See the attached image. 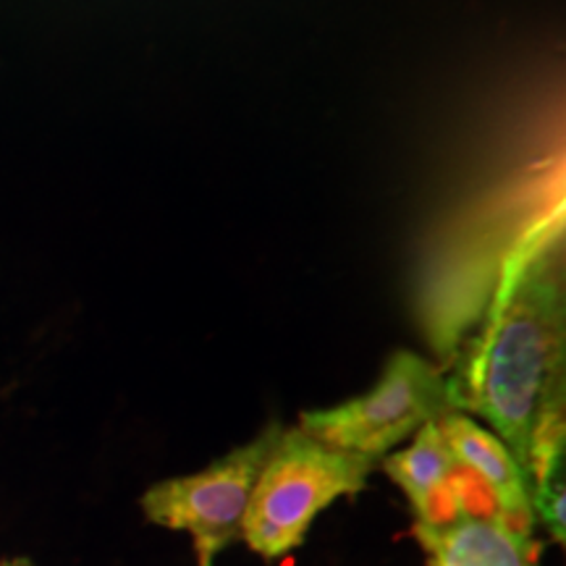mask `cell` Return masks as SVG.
<instances>
[{"mask_svg":"<svg viewBox=\"0 0 566 566\" xmlns=\"http://www.w3.org/2000/svg\"><path fill=\"white\" fill-rule=\"evenodd\" d=\"M564 218L558 212L522 233L506 254L491 307L459 370L449 375L457 412L483 417L525 478L537 424L564 412Z\"/></svg>","mask_w":566,"mask_h":566,"instance_id":"6da1fadb","label":"cell"},{"mask_svg":"<svg viewBox=\"0 0 566 566\" xmlns=\"http://www.w3.org/2000/svg\"><path fill=\"white\" fill-rule=\"evenodd\" d=\"M373 464V459L331 449L300 428H283L252 488L239 533L254 554H289L302 546L325 506L363 491Z\"/></svg>","mask_w":566,"mask_h":566,"instance_id":"7a4b0ae2","label":"cell"},{"mask_svg":"<svg viewBox=\"0 0 566 566\" xmlns=\"http://www.w3.org/2000/svg\"><path fill=\"white\" fill-rule=\"evenodd\" d=\"M449 412H457L449 375L420 354L399 349L391 354L370 391L344 405L304 412L300 430L331 449L375 462Z\"/></svg>","mask_w":566,"mask_h":566,"instance_id":"3957f363","label":"cell"},{"mask_svg":"<svg viewBox=\"0 0 566 566\" xmlns=\"http://www.w3.org/2000/svg\"><path fill=\"white\" fill-rule=\"evenodd\" d=\"M281 430L271 424L252 443L239 446L195 475L153 485L142 495V512L153 525L192 535L197 566H212L216 556L239 535L252 488Z\"/></svg>","mask_w":566,"mask_h":566,"instance_id":"277c9868","label":"cell"},{"mask_svg":"<svg viewBox=\"0 0 566 566\" xmlns=\"http://www.w3.org/2000/svg\"><path fill=\"white\" fill-rule=\"evenodd\" d=\"M438 428H441V436L449 443L457 462L470 467L499 495L501 525L516 535L530 537L535 514L533 501H530V483L504 441L464 412H449L441 417Z\"/></svg>","mask_w":566,"mask_h":566,"instance_id":"5b68a950","label":"cell"},{"mask_svg":"<svg viewBox=\"0 0 566 566\" xmlns=\"http://www.w3.org/2000/svg\"><path fill=\"white\" fill-rule=\"evenodd\" d=\"M415 535L428 548V566H537V546L499 520H464L449 527H420Z\"/></svg>","mask_w":566,"mask_h":566,"instance_id":"8992f818","label":"cell"},{"mask_svg":"<svg viewBox=\"0 0 566 566\" xmlns=\"http://www.w3.org/2000/svg\"><path fill=\"white\" fill-rule=\"evenodd\" d=\"M454 464L457 457L451 454L438 422H428L424 428L417 430L415 441L407 449L388 457L384 467L394 483L407 493V499L412 501L417 512L422 506V501L428 499V493L449 478Z\"/></svg>","mask_w":566,"mask_h":566,"instance_id":"52a82bcc","label":"cell"},{"mask_svg":"<svg viewBox=\"0 0 566 566\" xmlns=\"http://www.w3.org/2000/svg\"><path fill=\"white\" fill-rule=\"evenodd\" d=\"M451 491L457 495L459 514L464 520H499L501 522V504L493 488L483 478L475 475L470 467L457 462L449 472Z\"/></svg>","mask_w":566,"mask_h":566,"instance_id":"ba28073f","label":"cell"},{"mask_svg":"<svg viewBox=\"0 0 566 566\" xmlns=\"http://www.w3.org/2000/svg\"><path fill=\"white\" fill-rule=\"evenodd\" d=\"M0 566H32V564L24 562V558H13V562H3Z\"/></svg>","mask_w":566,"mask_h":566,"instance_id":"9c48e42d","label":"cell"}]
</instances>
